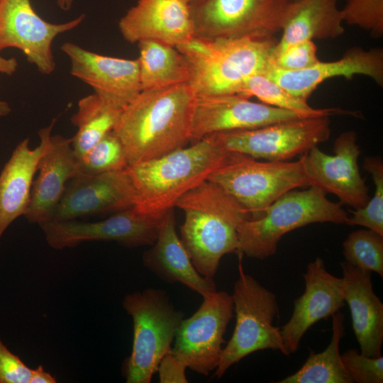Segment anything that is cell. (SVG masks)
Segmentation results:
<instances>
[{"mask_svg":"<svg viewBox=\"0 0 383 383\" xmlns=\"http://www.w3.org/2000/svg\"><path fill=\"white\" fill-rule=\"evenodd\" d=\"M188 1L190 2V1H193V0H188Z\"/></svg>","mask_w":383,"mask_h":383,"instance_id":"cell-42","label":"cell"},{"mask_svg":"<svg viewBox=\"0 0 383 383\" xmlns=\"http://www.w3.org/2000/svg\"><path fill=\"white\" fill-rule=\"evenodd\" d=\"M338 0H294L274 48L272 58L288 45L313 39L335 38L343 34Z\"/></svg>","mask_w":383,"mask_h":383,"instance_id":"cell-25","label":"cell"},{"mask_svg":"<svg viewBox=\"0 0 383 383\" xmlns=\"http://www.w3.org/2000/svg\"><path fill=\"white\" fill-rule=\"evenodd\" d=\"M135 204V191L126 169L96 174L79 172L67 182L49 221L118 212Z\"/></svg>","mask_w":383,"mask_h":383,"instance_id":"cell-16","label":"cell"},{"mask_svg":"<svg viewBox=\"0 0 383 383\" xmlns=\"http://www.w3.org/2000/svg\"><path fill=\"white\" fill-rule=\"evenodd\" d=\"M181 240L199 274L213 278L221 258L238 248V228L249 212L216 184L206 180L182 196Z\"/></svg>","mask_w":383,"mask_h":383,"instance_id":"cell-2","label":"cell"},{"mask_svg":"<svg viewBox=\"0 0 383 383\" xmlns=\"http://www.w3.org/2000/svg\"><path fill=\"white\" fill-rule=\"evenodd\" d=\"M77 160L79 172L87 174L122 170L128 165L123 145L113 131Z\"/></svg>","mask_w":383,"mask_h":383,"instance_id":"cell-31","label":"cell"},{"mask_svg":"<svg viewBox=\"0 0 383 383\" xmlns=\"http://www.w3.org/2000/svg\"><path fill=\"white\" fill-rule=\"evenodd\" d=\"M344 315L332 316V338L322 352H311L304 365L278 383H353L341 359L340 343L345 335Z\"/></svg>","mask_w":383,"mask_h":383,"instance_id":"cell-28","label":"cell"},{"mask_svg":"<svg viewBox=\"0 0 383 383\" xmlns=\"http://www.w3.org/2000/svg\"><path fill=\"white\" fill-rule=\"evenodd\" d=\"M239 271L231 295L235 326L215 370L218 379L233 365L258 350L271 349L288 355L280 329L273 325L279 313L274 294L245 274L240 263Z\"/></svg>","mask_w":383,"mask_h":383,"instance_id":"cell-8","label":"cell"},{"mask_svg":"<svg viewBox=\"0 0 383 383\" xmlns=\"http://www.w3.org/2000/svg\"><path fill=\"white\" fill-rule=\"evenodd\" d=\"M138 45L142 91L159 90L189 83L187 62L176 47L151 40H140Z\"/></svg>","mask_w":383,"mask_h":383,"instance_id":"cell-26","label":"cell"},{"mask_svg":"<svg viewBox=\"0 0 383 383\" xmlns=\"http://www.w3.org/2000/svg\"><path fill=\"white\" fill-rule=\"evenodd\" d=\"M340 202H333L317 187L293 189L284 194L255 218L238 228L237 252L264 260L274 255L278 243L287 233L314 223H345L348 214Z\"/></svg>","mask_w":383,"mask_h":383,"instance_id":"cell-5","label":"cell"},{"mask_svg":"<svg viewBox=\"0 0 383 383\" xmlns=\"http://www.w3.org/2000/svg\"><path fill=\"white\" fill-rule=\"evenodd\" d=\"M343 363L353 382L382 383L383 357H370L349 349L341 354Z\"/></svg>","mask_w":383,"mask_h":383,"instance_id":"cell-34","label":"cell"},{"mask_svg":"<svg viewBox=\"0 0 383 383\" xmlns=\"http://www.w3.org/2000/svg\"><path fill=\"white\" fill-rule=\"evenodd\" d=\"M17 60L14 57L6 58L0 55V75H12L18 68Z\"/></svg>","mask_w":383,"mask_h":383,"instance_id":"cell-39","label":"cell"},{"mask_svg":"<svg viewBox=\"0 0 383 383\" xmlns=\"http://www.w3.org/2000/svg\"><path fill=\"white\" fill-rule=\"evenodd\" d=\"M364 169L372 177L375 190L373 196L362 208L350 210L345 224L361 226L383 236V162L379 156L366 157Z\"/></svg>","mask_w":383,"mask_h":383,"instance_id":"cell-32","label":"cell"},{"mask_svg":"<svg viewBox=\"0 0 383 383\" xmlns=\"http://www.w3.org/2000/svg\"><path fill=\"white\" fill-rule=\"evenodd\" d=\"M164 216L145 214L133 206L99 221L82 222L75 219L47 221L39 226L48 245L55 250L96 240L116 241L133 248L152 245L160 233Z\"/></svg>","mask_w":383,"mask_h":383,"instance_id":"cell-12","label":"cell"},{"mask_svg":"<svg viewBox=\"0 0 383 383\" xmlns=\"http://www.w3.org/2000/svg\"><path fill=\"white\" fill-rule=\"evenodd\" d=\"M123 108L104 99L96 93L82 98L71 122L77 128L72 147L77 160L106 134L113 131Z\"/></svg>","mask_w":383,"mask_h":383,"instance_id":"cell-27","label":"cell"},{"mask_svg":"<svg viewBox=\"0 0 383 383\" xmlns=\"http://www.w3.org/2000/svg\"><path fill=\"white\" fill-rule=\"evenodd\" d=\"M303 117L290 111L252 101L241 94L196 96L191 141L212 134L252 129Z\"/></svg>","mask_w":383,"mask_h":383,"instance_id":"cell-15","label":"cell"},{"mask_svg":"<svg viewBox=\"0 0 383 383\" xmlns=\"http://www.w3.org/2000/svg\"><path fill=\"white\" fill-rule=\"evenodd\" d=\"M294 0H193L194 37H272L282 30Z\"/></svg>","mask_w":383,"mask_h":383,"instance_id":"cell-9","label":"cell"},{"mask_svg":"<svg viewBox=\"0 0 383 383\" xmlns=\"http://www.w3.org/2000/svg\"><path fill=\"white\" fill-rule=\"evenodd\" d=\"M228 153L212 134L191 146L128 165L136 194L134 207L145 214L163 217L182 196L207 180Z\"/></svg>","mask_w":383,"mask_h":383,"instance_id":"cell-3","label":"cell"},{"mask_svg":"<svg viewBox=\"0 0 383 383\" xmlns=\"http://www.w3.org/2000/svg\"><path fill=\"white\" fill-rule=\"evenodd\" d=\"M262 74L295 97L307 101L318 85L333 77L352 79L355 74H362L382 86L383 50L382 48L365 50L355 47L346 50L338 60H319L309 67L299 70H282L272 64Z\"/></svg>","mask_w":383,"mask_h":383,"instance_id":"cell-20","label":"cell"},{"mask_svg":"<svg viewBox=\"0 0 383 383\" xmlns=\"http://www.w3.org/2000/svg\"><path fill=\"white\" fill-rule=\"evenodd\" d=\"M37 171L38 174L33 181L29 206L24 217L30 223L39 225L50 220L67 182L79 172L72 139L51 135Z\"/></svg>","mask_w":383,"mask_h":383,"instance_id":"cell-21","label":"cell"},{"mask_svg":"<svg viewBox=\"0 0 383 383\" xmlns=\"http://www.w3.org/2000/svg\"><path fill=\"white\" fill-rule=\"evenodd\" d=\"M303 277L304 292L294 300L292 315L280 329L288 355L297 351L311 326L332 316L345 304L343 278L329 273L321 257L308 264Z\"/></svg>","mask_w":383,"mask_h":383,"instance_id":"cell-18","label":"cell"},{"mask_svg":"<svg viewBox=\"0 0 383 383\" xmlns=\"http://www.w3.org/2000/svg\"><path fill=\"white\" fill-rule=\"evenodd\" d=\"M143 262L160 279L180 283L202 296L216 291L213 278L198 272L176 231L174 208L165 215L158 236Z\"/></svg>","mask_w":383,"mask_h":383,"instance_id":"cell-24","label":"cell"},{"mask_svg":"<svg viewBox=\"0 0 383 383\" xmlns=\"http://www.w3.org/2000/svg\"><path fill=\"white\" fill-rule=\"evenodd\" d=\"M122 305L133 325L132 350L123 367L126 382L150 383L162 358L172 349L184 313L160 289L127 294Z\"/></svg>","mask_w":383,"mask_h":383,"instance_id":"cell-6","label":"cell"},{"mask_svg":"<svg viewBox=\"0 0 383 383\" xmlns=\"http://www.w3.org/2000/svg\"><path fill=\"white\" fill-rule=\"evenodd\" d=\"M343 21L358 26L374 38L383 35V0H346L340 9Z\"/></svg>","mask_w":383,"mask_h":383,"instance_id":"cell-33","label":"cell"},{"mask_svg":"<svg viewBox=\"0 0 383 383\" xmlns=\"http://www.w3.org/2000/svg\"><path fill=\"white\" fill-rule=\"evenodd\" d=\"M318 61L316 45L313 40H305L288 45L272 58V65L282 70H299Z\"/></svg>","mask_w":383,"mask_h":383,"instance_id":"cell-35","label":"cell"},{"mask_svg":"<svg viewBox=\"0 0 383 383\" xmlns=\"http://www.w3.org/2000/svg\"><path fill=\"white\" fill-rule=\"evenodd\" d=\"M74 0H57L58 7L62 11L71 9Z\"/></svg>","mask_w":383,"mask_h":383,"instance_id":"cell-41","label":"cell"},{"mask_svg":"<svg viewBox=\"0 0 383 383\" xmlns=\"http://www.w3.org/2000/svg\"><path fill=\"white\" fill-rule=\"evenodd\" d=\"M11 112L10 105L6 101L0 100V117L6 116Z\"/></svg>","mask_w":383,"mask_h":383,"instance_id":"cell-40","label":"cell"},{"mask_svg":"<svg viewBox=\"0 0 383 383\" xmlns=\"http://www.w3.org/2000/svg\"><path fill=\"white\" fill-rule=\"evenodd\" d=\"M86 16L61 23L42 18L30 0H0V52L6 48L20 50L27 60L43 74L56 67L52 42L60 34L78 27Z\"/></svg>","mask_w":383,"mask_h":383,"instance_id":"cell-13","label":"cell"},{"mask_svg":"<svg viewBox=\"0 0 383 383\" xmlns=\"http://www.w3.org/2000/svg\"><path fill=\"white\" fill-rule=\"evenodd\" d=\"M248 98L255 96L262 103L296 113L304 117L331 116L333 115L357 116L356 112L338 108L315 109L306 101L299 99L262 73L249 78L240 93Z\"/></svg>","mask_w":383,"mask_h":383,"instance_id":"cell-29","label":"cell"},{"mask_svg":"<svg viewBox=\"0 0 383 383\" xmlns=\"http://www.w3.org/2000/svg\"><path fill=\"white\" fill-rule=\"evenodd\" d=\"M56 379L43 367L33 369L30 383H55Z\"/></svg>","mask_w":383,"mask_h":383,"instance_id":"cell-38","label":"cell"},{"mask_svg":"<svg viewBox=\"0 0 383 383\" xmlns=\"http://www.w3.org/2000/svg\"><path fill=\"white\" fill-rule=\"evenodd\" d=\"M202 297L195 313L181 321L171 352L187 368L207 376L219 364L223 335L234 311L232 296L226 292L216 290Z\"/></svg>","mask_w":383,"mask_h":383,"instance_id":"cell-11","label":"cell"},{"mask_svg":"<svg viewBox=\"0 0 383 383\" xmlns=\"http://www.w3.org/2000/svg\"><path fill=\"white\" fill-rule=\"evenodd\" d=\"M57 119L38 131L40 144L33 149L25 138L13 150L0 173V240L10 224L27 212L33 177L45 152Z\"/></svg>","mask_w":383,"mask_h":383,"instance_id":"cell-22","label":"cell"},{"mask_svg":"<svg viewBox=\"0 0 383 383\" xmlns=\"http://www.w3.org/2000/svg\"><path fill=\"white\" fill-rule=\"evenodd\" d=\"M333 150V155H328L317 145L302 155L309 187L333 194L342 204L354 209L363 207L370 199L369 189L358 166L361 151L357 133L353 131L340 133L334 141Z\"/></svg>","mask_w":383,"mask_h":383,"instance_id":"cell-14","label":"cell"},{"mask_svg":"<svg viewBox=\"0 0 383 383\" xmlns=\"http://www.w3.org/2000/svg\"><path fill=\"white\" fill-rule=\"evenodd\" d=\"M278 40L194 37L176 48L185 58L196 96L239 94L247 80L272 64Z\"/></svg>","mask_w":383,"mask_h":383,"instance_id":"cell-4","label":"cell"},{"mask_svg":"<svg viewBox=\"0 0 383 383\" xmlns=\"http://www.w3.org/2000/svg\"><path fill=\"white\" fill-rule=\"evenodd\" d=\"M196 96L185 83L142 91L123 107L113 131L123 145L128 165L160 157L191 141Z\"/></svg>","mask_w":383,"mask_h":383,"instance_id":"cell-1","label":"cell"},{"mask_svg":"<svg viewBox=\"0 0 383 383\" xmlns=\"http://www.w3.org/2000/svg\"><path fill=\"white\" fill-rule=\"evenodd\" d=\"M345 262L383 277V236L370 229L351 232L343 243Z\"/></svg>","mask_w":383,"mask_h":383,"instance_id":"cell-30","label":"cell"},{"mask_svg":"<svg viewBox=\"0 0 383 383\" xmlns=\"http://www.w3.org/2000/svg\"><path fill=\"white\" fill-rule=\"evenodd\" d=\"M130 43L151 40L174 47L194 37L188 0H138L118 21Z\"/></svg>","mask_w":383,"mask_h":383,"instance_id":"cell-19","label":"cell"},{"mask_svg":"<svg viewBox=\"0 0 383 383\" xmlns=\"http://www.w3.org/2000/svg\"><path fill=\"white\" fill-rule=\"evenodd\" d=\"M207 180L233 197L249 212L250 218L260 216L287 192L309 187L303 155L293 162L260 161L243 153L228 152Z\"/></svg>","mask_w":383,"mask_h":383,"instance_id":"cell-7","label":"cell"},{"mask_svg":"<svg viewBox=\"0 0 383 383\" xmlns=\"http://www.w3.org/2000/svg\"><path fill=\"white\" fill-rule=\"evenodd\" d=\"M187 365L177 357L171 350L161 360L157 372L160 383H187Z\"/></svg>","mask_w":383,"mask_h":383,"instance_id":"cell-37","label":"cell"},{"mask_svg":"<svg viewBox=\"0 0 383 383\" xmlns=\"http://www.w3.org/2000/svg\"><path fill=\"white\" fill-rule=\"evenodd\" d=\"M60 49L70 60V74L109 102L123 108L142 91L138 59L100 55L72 42Z\"/></svg>","mask_w":383,"mask_h":383,"instance_id":"cell-17","label":"cell"},{"mask_svg":"<svg viewBox=\"0 0 383 383\" xmlns=\"http://www.w3.org/2000/svg\"><path fill=\"white\" fill-rule=\"evenodd\" d=\"M32 370L0 339V383H30Z\"/></svg>","mask_w":383,"mask_h":383,"instance_id":"cell-36","label":"cell"},{"mask_svg":"<svg viewBox=\"0 0 383 383\" xmlns=\"http://www.w3.org/2000/svg\"><path fill=\"white\" fill-rule=\"evenodd\" d=\"M329 117L298 118L215 135L228 152L243 153L258 160L287 161L329 138Z\"/></svg>","mask_w":383,"mask_h":383,"instance_id":"cell-10","label":"cell"},{"mask_svg":"<svg viewBox=\"0 0 383 383\" xmlns=\"http://www.w3.org/2000/svg\"><path fill=\"white\" fill-rule=\"evenodd\" d=\"M344 299L349 306L355 335L360 353L370 357L381 355L383 342V304L373 290L371 272L340 262Z\"/></svg>","mask_w":383,"mask_h":383,"instance_id":"cell-23","label":"cell"}]
</instances>
